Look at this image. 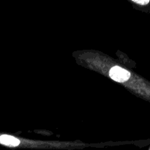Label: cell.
Listing matches in <instances>:
<instances>
[{"label":"cell","instance_id":"cell-2","mask_svg":"<svg viewBox=\"0 0 150 150\" xmlns=\"http://www.w3.org/2000/svg\"><path fill=\"white\" fill-rule=\"evenodd\" d=\"M0 144L8 146H17L20 144V141L13 136L2 135L0 136Z\"/></svg>","mask_w":150,"mask_h":150},{"label":"cell","instance_id":"cell-1","mask_svg":"<svg viewBox=\"0 0 150 150\" xmlns=\"http://www.w3.org/2000/svg\"><path fill=\"white\" fill-rule=\"evenodd\" d=\"M109 76L114 81L121 83L125 82L130 77V74L128 71L118 66L113 67L110 70Z\"/></svg>","mask_w":150,"mask_h":150},{"label":"cell","instance_id":"cell-3","mask_svg":"<svg viewBox=\"0 0 150 150\" xmlns=\"http://www.w3.org/2000/svg\"><path fill=\"white\" fill-rule=\"evenodd\" d=\"M132 1L141 5H146L150 2V0H132Z\"/></svg>","mask_w":150,"mask_h":150}]
</instances>
